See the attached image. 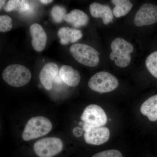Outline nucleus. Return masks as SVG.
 Instances as JSON below:
<instances>
[{
	"instance_id": "obj_1",
	"label": "nucleus",
	"mask_w": 157,
	"mask_h": 157,
	"mask_svg": "<svg viewBox=\"0 0 157 157\" xmlns=\"http://www.w3.org/2000/svg\"><path fill=\"white\" fill-rule=\"evenodd\" d=\"M52 128V123L47 118L42 116L32 117L26 124L22 133L23 139L28 141L42 137L48 134Z\"/></svg>"
},
{
	"instance_id": "obj_19",
	"label": "nucleus",
	"mask_w": 157,
	"mask_h": 157,
	"mask_svg": "<svg viewBox=\"0 0 157 157\" xmlns=\"http://www.w3.org/2000/svg\"><path fill=\"white\" fill-rule=\"evenodd\" d=\"M145 64L149 72L157 78V51L148 56L145 61Z\"/></svg>"
},
{
	"instance_id": "obj_9",
	"label": "nucleus",
	"mask_w": 157,
	"mask_h": 157,
	"mask_svg": "<svg viewBox=\"0 0 157 157\" xmlns=\"http://www.w3.org/2000/svg\"><path fill=\"white\" fill-rule=\"evenodd\" d=\"M84 137L86 143L88 144L100 145L109 140L110 132L107 127L93 128L85 132Z\"/></svg>"
},
{
	"instance_id": "obj_10",
	"label": "nucleus",
	"mask_w": 157,
	"mask_h": 157,
	"mask_svg": "<svg viewBox=\"0 0 157 157\" xmlns=\"http://www.w3.org/2000/svg\"><path fill=\"white\" fill-rule=\"evenodd\" d=\"M58 72V66L53 63H48L42 68L39 74V79L45 89L49 90L52 88L53 81Z\"/></svg>"
},
{
	"instance_id": "obj_20",
	"label": "nucleus",
	"mask_w": 157,
	"mask_h": 157,
	"mask_svg": "<svg viewBox=\"0 0 157 157\" xmlns=\"http://www.w3.org/2000/svg\"><path fill=\"white\" fill-rule=\"evenodd\" d=\"M66 9L62 6H56L51 11V14L54 20L57 23H60L64 20L66 15Z\"/></svg>"
},
{
	"instance_id": "obj_16",
	"label": "nucleus",
	"mask_w": 157,
	"mask_h": 157,
	"mask_svg": "<svg viewBox=\"0 0 157 157\" xmlns=\"http://www.w3.org/2000/svg\"><path fill=\"white\" fill-rule=\"evenodd\" d=\"M140 111L151 121L157 120V95L150 97L142 104Z\"/></svg>"
},
{
	"instance_id": "obj_25",
	"label": "nucleus",
	"mask_w": 157,
	"mask_h": 157,
	"mask_svg": "<svg viewBox=\"0 0 157 157\" xmlns=\"http://www.w3.org/2000/svg\"><path fill=\"white\" fill-rule=\"evenodd\" d=\"M5 2H6V1H3V0L0 1V9H2V7L4 6Z\"/></svg>"
},
{
	"instance_id": "obj_17",
	"label": "nucleus",
	"mask_w": 157,
	"mask_h": 157,
	"mask_svg": "<svg viewBox=\"0 0 157 157\" xmlns=\"http://www.w3.org/2000/svg\"><path fill=\"white\" fill-rule=\"evenodd\" d=\"M111 2L115 5L113 14L117 18L125 16L133 7V4L128 0H112Z\"/></svg>"
},
{
	"instance_id": "obj_8",
	"label": "nucleus",
	"mask_w": 157,
	"mask_h": 157,
	"mask_svg": "<svg viewBox=\"0 0 157 157\" xmlns=\"http://www.w3.org/2000/svg\"><path fill=\"white\" fill-rule=\"evenodd\" d=\"M157 22V6L151 3L144 4L135 14L134 23L137 27L151 25Z\"/></svg>"
},
{
	"instance_id": "obj_13",
	"label": "nucleus",
	"mask_w": 157,
	"mask_h": 157,
	"mask_svg": "<svg viewBox=\"0 0 157 157\" xmlns=\"http://www.w3.org/2000/svg\"><path fill=\"white\" fill-rule=\"evenodd\" d=\"M59 75L62 81L70 86L75 87L80 82L81 76L77 70L67 65L62 66L59 71Z\"/></svg>"
},
{
	"instance_id": "obj_21",
	"label": "nucleus",
	"mask_w": 157,
	"mask_h": 157,
	"mask_svg": "<svg viewBox=\"0 0 157 157\" xmlns=\"http://www.w3.org/2000/svg\"><path fill=\"white\" fill-rule=\"evenodd\" d=\"M12 28V19L6 15L0 16V31L2 33L9 32Z\"/></svg>"
},
{
	"instance_id": "obj_23",
	"label": "nucleus",
	"mask_w": 157,
	"mask_h": 157,
	"mask_svg": "<svg viewBox=\"0 0 157 157\" xmlns=\"http://www.w3.org/2000/svg\"><path fill=\"white\" fill-rule=\"evenodd\" d=\"M54 81L55 82L57 83H60L63 81L62 80L61 78L60 77L59 75H57L56 77L54 79Z\"/></svg>"
},
{
	"instance_id": "obj_12",
	"label": "nucleus",
	"mask_w": 157,
	"mask_h": 157,
	"mask_svg": "<svg viewBox=\"0 0 157 157\" xmlns=\"http://www.w3.org/2000/svg\"><path fill=\"white\" fill-rule=\"evenodd\" d=\"M90 11L93 17L102 18L103 22L106 25L113 21V12L109 6L93 3L90 5Z\"/></svg>"
},
{
	"instance_id": "obj_6",
	"label": "nucleus",
	"mask_w": 157,
	"mask_h": 157,
	"mask_svg": "<svg viewBox=\"0 0 157 157\" xmlns=\"http://www.w3.org/2000/svg\"><path fill=\"white\" fill-rule=\"evenodd\" d=\"M118 81L115 76L107 72H98L92 76L88 82L90 88L100 93L109 92L118 86Z\"/></svg>"
},
{
	"instance_id": "obj_11",
	"label": "nucleus",
	"mask_w": 157,
	"mask_h": 157,
	"mask_svg": "<svg viewBox=\"0 0 157 157\" xmlns=\"http://www.w3.org/2000/svg\"><path fill=\"white\" fill-rule=\"evenodd\" d=\"M30 32L34 49L37 52L44 50L47 42V35L42 26L39 24H33L30 27Z\"/></svg>"
},
{
	"instance_id": "obj_22",
	"label": "nucleus",
	"mask_w": 157,
	"mask_h": 157,
	"mask_svg": "<svg viewBox=\"0 0 157 157\" xmlns=\"http://www.w3.org/2000/svg\"><path fill=\"white\" fill-rule=\"evenodd\" d=\"M91 157H124V155L120 151L113 149L99 152Z\"/></svg>"
},
{
	"instance_id": "obj_15",
	"label": "nucleus",
	"mask_w": 157,
	"mask_h": 157,
	"mask_svg": "<svg viewBox=\"0 0 157 157\" xmlns=\"http://www.w3.org/2000/svg\"><path fill=\"white\" fill-rule=\"evenodd\" d=\"M64 20L74 27L78 28L86 25L88 23L89 18L83 11L74 9L69 14H66Z\"/></svg>"
},
{
	"instance_id": "obj_2",
	"label": "nucleus",
	"mask_w": 157,
	"mask_h": 157,
	"mask_svg": "<svg viewBox=\"0 0 157 157\" xmlns=\"http://www.w3.org/2000/svg\"><path fill=\"white\" fill-rule=\"evenodd\" d=\"M110 47L112 52L109 57L115 61V64L121 68L128 66L131 61L130 54L134 51L132 44L122 38H117L113 41Z\"/></svg>"
},
{
	"instance_id": "obj_7",
	"label": "nucleus",
	"mask_w": 157,
	"mask_h": 157,
	"mask_svg": "<svg viewBox=\"0 0 157 157\" xmlns=\"http://www.w3.org/2000/svg\"><path fill=\"white\" fill-rule=\"evenodd\" d=\"M63 147V142L59 138L48 137L34 144V150L39 157H53L61 151Z\"/></svg>"
},
{
	"instance_id": "obj_5",
	"label": "nucleus",
	"mask_w": 157,
	"mask_h": 157,
	"mask_svg": "<svg viewBox=\"0 0 157 157\" xmlns=\"http://www.w3.org/2000/svg\"><path fill=\"white\" fill-rule=\"evenodd\" d=\"M83 129L87 132L93 128L102 127L107 123V117L104 109L96 104H91L86 107L82 114Z\"/></svg>"
},
{
	"instance_id": "obj_14",
	"label": "nucleus",
	"mask_w": 157,
	"mask_h": 157,
	"mask_svg": "<svg viewBox=\"0 0 157 157\" xmlns=\"http://www.w3.org/2000/svg\"><path fill=\"white\" fill-rule=\"evenodd\" d=\"M58 36L62 45H67L69 42L75 43L82 37L81 31L77 29L63 27L58 32Z\"/></svg>"
},
{
	"instance_id": "obj_18",
	"label": "nucleus",
	"mask_w": 157,
	"mask_h": 157,
	"mask_svg": "<svg viewBox=\"0 0 157 157\" xmlns=\"http://www.w3.org/2000/svg\"><path fill=\"white\" fill-rule=\"evenodd\" d=\"M4 9L6 12L17 11L20 13H22L30 10V5L28 1L10 0L7 3Z\"/></svg>"
},
{
	"instance_id": "obj_4",
	"label": "nucleus",
	"mask_w": 157,
	"mask_h": 157,
	"mask_svg": "<svg viewBox=\"0 0 157 157\" xmlns=\"http://www.w3.org/2000/svg\"><path fill=\"white\" fill-rule=\"evenodd\" d=\"M70 52L78 63L84 66L94 67L100 62V53L89 45L81 43L74 44L70 47Z\"/></svg>"
},
{
	"instance_id": "obj_3",
	"label": "nucleus",
	"mask_w": 157,
	"mask_h": 157,
	"mask_svg": "<svg viewBox=\"0 0 157 157\" xmlns=\"http://www.w3.org/2000/svg\"><path fill=\"white\" fill-rule=\"evenodd\" d=\"M2 77L4 81L14 87L24 86L28 83L32 78V74L27 68L19 64L8 66L3 71Z\"/></svg>"
},
{
	"instance_id": "obj_24",
	"label": "nucleus",
	"mask_w": 157,
	"mask_h": 157,
	"mask_svg": "<svg viewBox=\"0 0 157 157\" xmlns=\"http://www.w3.org/2000/svg\"><path fill=\"white\" fill-rule=\"evenodd\" d=\"M40 2L42 4L47 5V4L52 2L53 1H52V0H41Z\"/></svg>"
}]
</instances>
